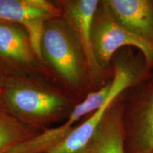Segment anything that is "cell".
<instances>
[{
	"label": "cell",
	"mask_w": 153,
	"mask_h": 153,
	"mask_svg": "<svg viewBox=\"0 0 153 153\" xmlns=\"http://www.w3.org/2000/svg\"><path fill=\"white\" fill-rule=\"evenodd\" d=\"M42 132L40 128L25 123L6 111H0V153H7Z\"/></svg>",
	"instance_id": "cell-12"
},
{
	"label": "cell",
	"mask_w": 153,
	"mask_h": 153,
	"mask_svg": "<svg viewBox=\"0 0 153 153\" xmlns=\"http://www.w3.org/2000/svg\"><path fill=\"white\" fill-rule=\"evenodd\" d=\"M41 54L43 62L52 67L69 87L84 90L91 86L82 48L62 16L45 24L41 36Z\"/></svg>",
	"instance_id": "cell-2"
},
{
	"label": "cell",
	"mask_w": 153,
	"mask_h": 153,
	"mask_svg": "<svg viewBox=\"0 0 153 153\" xmlns=\"http://www.w3.org/2000/svg\"><path fill=\"white\" fill-rule=\"evenodd\" d=\"M92 44L97 60L108 72L112 60L119 50L136 48L144 59L143 79L153 71V43L134 35L120 24L106 0L100 1L92 24Z\"/></svg>",
	"instance_id": "cell-3"
},
{
	"label": "cell",
	"mask_w": 153,
	"mask_h": 153,
	"mask_svg": "<svg viewBox=\"0 0 153 153\" xmlns=\"http://www.w3.org/2000/svg\"><path fill=\"white\" fill-rule=\"evenodd\" d=\"M62 17L57 3L48 0H0V22L20 25L28 32L41 62V41L46 22Z\"/></svg>",
	"instance_id": "cell-8"
},
{
	"label": "cell",
	"mask_w": 153,
	"mask_h": 153,
	"mask_svg": "<svg viewBox=\"0 0 153 153\" xmlns=\"http://www.w3.org/2000/svg\"><path fill=\"white\" fill-rule=\"evenodd\" d=\"M1 91L6 111L41 129L60 118L71 105L65 94L21 74L7 78Z\"/></svg>",
	"instance_id": "cell-1"
},
{
	"label": "cell",
	"mask_w": 153,
	"mask_h": 153,
	"mask_svg": "<svg viewBox=\"0 0 153 153\" xmlns=\"http://www.w3.org/2000/svg\"><path fill=\"white\" fill-rule=\"evenodd\" d=\"M99 3V0H66L57 3L82 48L91 85L96 89L107 83L104 81L108 72L99 65L93 48L92 24Z\"/></svg>",
	"instance_id": "cell-6"
},
{
	"label": "cell",
	"mask_w": 153,
	"mask_h": 153,
	"mask_svg": "<svg viewBox=\"0 0 153 153\" xmlns=\"http://www.w3.org/2000/svg\"><path fill=\"white\" fill-rule=\"evenodd\" d=\"M114 16L134 35L153 43V0H106Z\"/></svg>",
	"instance_id": "cell-11"
},
{
	"label": "cell",
	"mask_w": 153,
	"mask_h": 153,
	"mask_svg": "<svg viewBox=\"0 0 153 153\" xmlns=\"http://www.w3.org/2000/svg\"><path fill=\"white\" fill-rule=\"evenodd\" d=\"M0 62L20 72H29L41 62L23 26L0 22Z\"/></svg>",
	"instance_id": "cell-9"
},
{
	"label": "cell",
	"mask_w": 153,
	"mask_h": 153,
	"mask_svg": "<svg viewBox=\"0 0 153 153\" xmlns=\"http://www.w3.org/2000/svg\"><path fill=\"white\" fill-rule=\"evenodd\" d=\"M113 85L104 104L76 127L65 140L48 153H80L97 131L105 114L111 104L126 90L138 83L140 70L135 62L118 59L113 64Z\"/></svg>",
	"instance_id": "cell-5"
},
{
	"label": "cell",
	"mask_w": 153,
	"mask_h": 153,
	"mask_svg": "<svg viewBox=\"0 0 153 153\" xmlns=\"http://www.w3.org/2000/svg\"><path fill=\"white\" fill-rule=\"evenodd\" d=\"M113 85L112 79L97 90L87 94L81 103L74 106L68 120L55 128L48 129L32 138L17 145L7 153H48L58 146L76 127V123L85 116L92 114L104 104L109 96Z\"/></svg>",
	"instance_id": "cell-7"
},
{
	"label": "cell",
	"mask_w": 153,
	"mask_h": 153,
	"mask_svg": "<svg viewBox=\"0 0 153 153\" xmlns=\"http://www.w3.org/2000/svg\"><path fill=\"white\" fill-rule=\"evenodd\" d=\"M123 94L126 146L129 153H153V71Z\"/></svg>",
	"instance_id": "cell-4"
},
{
	"label": "cell",
	"mask_w": 153,
	"mask_h": 153,
	"mask_svg": "<svg viewBox=\"0 0 153 153\" xmlns=\"http://www.w3.org/2000/svg\"><path fill=\"white\" fill-rule=\"evenodd\" d=\"M123 94L108 108L91 139L80 153H126Z\"/></svg>",
	"instance_id": "cell-10"
}]
</instances>
